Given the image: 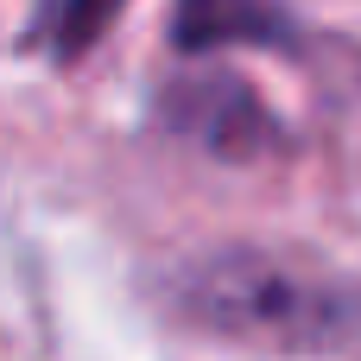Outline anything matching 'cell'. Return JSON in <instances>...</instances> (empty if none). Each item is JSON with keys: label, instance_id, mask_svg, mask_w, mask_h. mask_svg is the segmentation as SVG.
Returning <instances> with one entry per match:
<instances>
[{"label": "cell", "instance_id": "obj_1", "mask_svg": "<svg viewBox=\"0 0 361 361\" xmlns=\"http://www.w3.org/2000/svg\"><path fill=\"white\" fill-rule=\"evenodd\" d=\"M171 121L190 127V133H203L222 152H241V146L267 140V114L241 95V82H178Z\"/></svg>", "mask_w": 361, "mask_h": 361}, {"label": "cell", "instance_id": "obj_3", "mask_svg": "<svg viewBox=\"0 0 361 361\" xmlns=\"http://www.w3.org/2000/svg\"><path fill=\"white\" fill-rule=\"evenodd\" d=\"M121 6H127V0H44L38 38H44L57 57H76V51H89V44L102 38V25H108Z\"/></svg>", "mask_w": 361, "mask_h": 361}, {"label": "cell", "instance_id": "obj_2", "mask_svg": "<svg viewBox=\"0 0 361 361\" xmlns=\"http://www.w3.org/2000/svg\"><path fill=\"white\" fill-rule=\"evenodd\" d=\"M178 44H292V25L260 0H178Z\"/></svg>", "mask_w": 361, "mask_h": 361}]
</instances>
